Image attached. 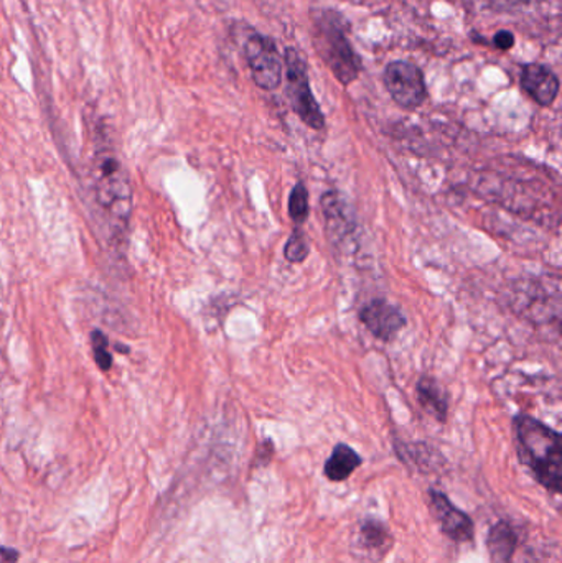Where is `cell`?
<instances>
[{"label": "cell", "instance_id": "6da1fadb", "mask_svg": "<svg viewBox=\"0 0 562 563\" xmlns=\"http://www.w3.org/2000/svg\"><path fill=\"white\" fill-rule=\"evenodd\" d=\"M96 211L109 243L118 253L128 247L132 217V188L128 172L109 135H96L91 162Z\"/></svg>", "mask_w": 562, "mask_h": 563}, {"label": "cell", "instance_id": "7a4b0ae2", "mask_svg": "<svg viewBox=\"0 0 562 563\" xmlns=\"http://www.w3.org/2000/svg\"><path fill=\"white\" fill-rule=\"evenodd\" d=\"M518 455L540 485L553 493L561 492L562 449L557 430L530 416L515 419Z\"/></svg>", "mask_w": 562, "mask_h": 563}, {"label": "cell", "instance_id": "3957f363", "mask_svg": "<svg viewBox=\"0 0 562 563\" xmlns=\"http://www.w3.org/2000/svg\"><path fill=\"white\" fill-rule=\"evenodd\" d=\"M313 43L320 58L343 86L352 85L362 71V59L349 38V23L335 10L313 13Z\"/></svg>", "mask_w": 562, "mask_h": 563}, {"label": "cell", "instance_id": "277c9868", "mask_svg": "<svg viewBox=\"0 0 562 563\" xmlns=\"http://www.w3.org/2000/svg\"><path fill=\"white\" fill-rule=\"evenodd\" d=\"M283 58L286 69V95L294 112L302 119L304 124L322 131L326 128V118L310 88L306 59L296 48H287Z\"/></svg>", "mask_w": 562, "mask_h": 563}, {"label": "cell", "instance_id": "5b68a950", "mask_svg": "<svg viewBox=\"0 0 562 563\" xmlns=\"http://www.w3.org/2000/svg\"><path fill=\"white\" fill-rule=\"evenodd\" d=\"M243 52L254 82L264 91H276L284 78V58L276 42L250 30L243 38Z\"/></svg>", "mask_w": 562, "mask_h": 563}, {"label": "cell", "instance_id": "8992f818", "mask_svg": "<svg viewBox=\"0 0 562 563\" xmlns=\"http://www.w3.org/2000/svg\"><path fill=\"white\" fill-rule=\"evenodd\" d=\"M383 81L393 101L408 111L421 108L428 99L425 73L415 63L405 62V59L389 63L383 75Z\"/></svg>", "mask_w": 562, "mask_h": 563}, {"label": "cell", "instance_id": "52a82bcc", "mask_svg": "<svg viewBox=\"0 0 562 563\" xmlns=\"http://www.w3.org/2000/svg\"><path fill=\"white\" fill-rule=\"evenodd\" d=\"M429 506L432 515L441 525L442 532L454 542H471L474 539V522L461 509L452 505L444 493L431 489L429 492Z\"/></svg>", "mask_w": 562, "mask_h": 563}, {"label": "cell", "instance_id": "ba28073f", "mask_svg": "<svg viewBox=\"0 0 562 563\" xmlns=\"http://www.w3.org/2000/svg\"><path fill=\"white\" fill-rule=\"evenodd\" d=\"M360 320L373 336L383 341H392L406 327L405 313L383 298L366 303L360 311Z\"/></svg>", "mask_w": 562, "mask_h": 563}, {"label": "cell", "instance_id": "9c48e42d", "mask_svg": "<svg viewBox=\"0 0 562 563\" xmlns=\"http://www.w3.org/2000/svg\"><path fill=\"white\" fill-rule=\"evenodd\" d=\"M520 85L524 91L543 108H550L560 95L557 73L541 63H528L521 68Z\"/></svg>", "mask_w": 562, "mask_h": 563}, {"label": "cell", "instance_id": "30bf717a", "mask_svg": "<svg viewBox=\"0 0 562 563\" xmlns=\"http://www.w3.org/2000/svg\"><path fill=\"white\" fill-rule=\"evenodd\" d=\"M392 545L393 536L382 522L376 519H365L360 525L355 536V551L362 552L366 561L376 562L385 558Z\"/></svg>", "mask_w": 562, "mask_h": 563}, {"label": "cell", "instance_id": "8fae6325", "mask_svg": "<svg viewBox=\"0 0 562 563\" xmlns=\"http://www.w3.org/2000/svg\"><path fill=\"white\" fill-rule=\"evenodd\" d=\"M322 210L326 214L327 230L337 240H343L353 231L352 214L343 198L337 191H329L322 197Z\"/></svg>", "mask_w": 562, "mask_h": 563}, {"label": "cell", "instance_id": "7c38bea8", "mask_svg": "<svg viewBox=\"0 0 562 563\" xmlns=\"http://www.w3.org/2000/svg\"><path fill=\"white\" fill-rule=\"evenodd\" d=\"M416 396L422 409L438 422H445L449 412V399L444 387L434 377L422 376L416 386Z\"/></svg>", "mask_w": 562, "mask_h": 563}, {"label": "cell", "instance_id": "4fadbf2b", "mask_svg": "<svg viewBox=\"0 0 562 563\" xmlns=\"http://www.w3.org/2000/svg\"><path fill=\"white\" fill-rule=\"evenodd\" d=\"M362 466V456L345 443H339L323 466L330 482H345Z\"/></svg>", "mask_w": 562, "mask_h": 563}, {"label": "cell", "instance_id": "5bb4252c", "mask_svg": "<svg viewBox=\"0 0 562 563\" xmlns=\"http://www.w3.org/2000/svg\"><path fill=\"white\" fill-rule=\"evenodd\" d=\"M488 552L495 563H511L517 549V534L508 522L500 521L491 529L488 534Z\"/></svg>", "mask_w": 562, "mask_h": 563}, {"label": "cell", "instance_id": "9a60e30c", "mask_svg": "<svg viewBox=\"0 0 562 563\" xmlns=\"http://www.w3.org/2000/svg\"><path fill=\"white\" fill-rule=\"evenodd\" d=\"M309 191L304 181H297L296 187L290 191L289 217L299 227L309 218Z\"/></svg>", "mask_w": 562, "mask_h": 563}, {"label": "cell", "instance_id": "2e32d148", "mask_svg": "<svg viewBox=\"0 0 562 563\" xmlns=\"http://www.w3.org/2000/svg\"><path fill=\"white\" fill-rule=\"evenodd\" d=\"M310 246L307 243L306 236L302 231L297 228L293 236L287 240L286 247H284V256L289 263L300 264L309 257Z\"/></svg>", "mask_w": 562, "mask_h": 563}, {"label": "cell", "instance_id": "e0dca14e", "mask_svg": "<svg viewBox=\"0 0 562 563\" xmlns=\"http://www.w3.org/2000/svg\"><path fill=\"white\" fill-rule=\"evenodd\" d=\"M91 344H92V354H95L96 364H98L99 369L109 371L112 366V357L111 353H109V343L108 338L101 333V331L96 330L91 333Z\"/></svg>", "mask_w": 562, "mask_h": 563}, {"label": "cell", "instance_id": "ac0fdd59", "mask_svg": "<svg viewBox=\"0 0 562 563\" xmlns=\"http://www.w3.org/2000/svg\"><path fill=\"white\" fill-rule=\"evenodd\" d=\"M495 48L502 49V52H508V49L515 46V35L510 30H500L497 35L494 36Z\"/></svg>", "mask_w": 562, "mask_h": 563}, {"label": "cell", "instance_id": "d6986e66", "mask_svg": "<svg viewBox=\"0 0 562 563\" xmlns=\"http://www.w3.org/2000/svg\"><path fill=\"white\" fill-rule=\"evenodd\" d=\"M537 2L540 0H491L492 7L498 10L520 9Z\"/></svg>", "mask_w": 562, "mask_h": 563}, {"label": "cell", "instance_id": "ffe728a7", "mask_svg": "<svg viewBox=\"0 0 562 563\" xmlns=\"http://www.w3.org/2000/svg\"><path fill=\"white\" fill-rule=\"evenodd\" d=\"M19 551L0 545V563H16L19 562Z\"/></svg>", "mask_w": 562, "mask_h": 563}]
</instances>
